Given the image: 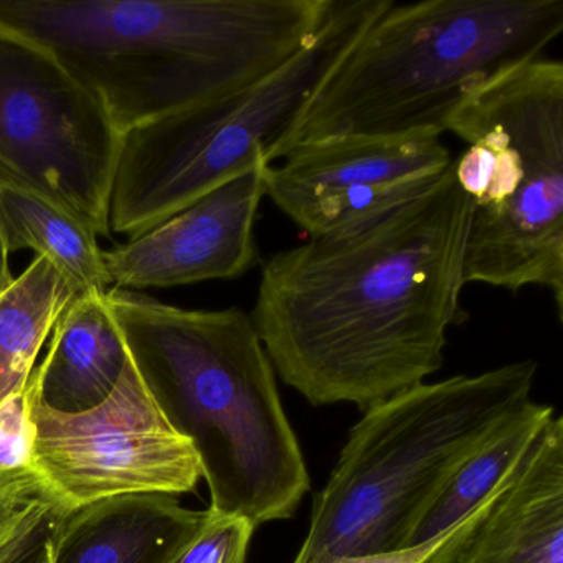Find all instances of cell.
I'll use <instances>...</instances> for the list:
<instances>
[{"instance_id": "1", "label": "cell", "mask_w": 563, "mask_h": 563, "mask_svg": "<svg viewBox=\"0 0 563 563\" xmlns=\"http://www.w3.org/2000/svg\"><path fill=\"white\" fill-rule=\"evenodd\" d=\"M471 202L454 161L427 192L263 263L252 316L276 375L309 404L367 410L444 362Z\"/></svg>"}, {"instance_id": "2", "label": "cell", "mask_w": 563, "mask_h": 563, "mask_svg": "<svg viewBox=\"0 0 563 563\" xmlns=\"http://www.w3.org/2000/svg\"><path fill=\"white\" fill-rule=\"evenodd\" d=\"M334 0H0V29L47 48L121 134L262 80Z\"/></svg>"}, {"instance_id": "3", "label": "cell", "mask_w": 563, "mask_h": 563, "mask_svg": "<svg viewBox=\"0 0 563 563\" xmlns=\"http://www.w3.org/2000/svg\"><path fill=\"white\" fill-rule=\"evenodd\" d=\"M107 302L137 371L199 453L209 509L255 527L295 516L311 479L250 312L189 311L120 288Z\"/></svg>"}, {"instance_id": "4", "label": "cell", "mask_w": 563, "mask_h": 563, "mask_svg": "<svg viewBox=\"0 0 563 563\" xmlns=\"http://www.w3.org/2000/svg\"><path fill=\"white\" fill-rule=\"evenodd\" d=\"M562 32L563 0H388L272 164L298 144L328 137L446 133L448 118L467 95L542 57Z\"/></svg>"}, {"instance_id": "5", "label": "cell", "mask_w": 563, "mask_h": 563, "mask_svg": "<svg viewBox=\"0 0 563 563\" xmlns=\"http://www.w3.org/2000/svg\"><path fill=\"white\" fill-rule=\"evenodd\" d=\"M539 364L415 385L365 410L325 486L292 563L404 549L453 471L532 400Z\"/></svg>"}, {"instance_id": "6", "label": "cell", "mask_w": 563, "mask_h": 563, "mask_svg": "<svg viewBox=\"0 0 563 563\" xmlns=\"http://www.w3.org/2000/svg\"><path fill=\"white\" fill-rule=\"evenodd\" d=\"M446 133L471 202L464 283L552 295L563 318V64L523 62L467 95Z\"/></svg>"}, {"instance_id": "7", "label": "cell", "mask_w": 563, "mask_h": 563, "mask_svg": "<svg viewBox=\"0 0 563 563\" xmlns=\"http://www.w3.org/2000/svg\"><path fill=\"white\" fill-rule=\"evenodd\" d=\"M388 0H334L318 34L283 67L232 93L121 134L110 229L131 239L273 156L309 101Z\"/></svg>"}, {"instance_id": "8", "label": "cell", "mask_w": 563, "mask_h": 563, "mask_svg": "<svg viewBox=\"0 0 563 563\" xmlns=\"http://www.w3.org/2000/svg\"><path fill=\"white\" fill-rule=\"evenodd\" d=\"M121 133L42 45L0 29V189L47 200L110 236Z\"/></svg>"}, {"instance_id": "9", "label": "cell", "mask_w": 563, "mask_h": 563, "mask_svg": "<svg viewBox=\"0 0 563 563\" xmlns=\"http://www.w3.org/2000/svg\"><path fill=\"white\" fill-rule=\"evenodd\" d=\"M27 395L35 427L31 470L60 512L136 494L179 496L203 479L192 441L170 423L131 355L97 407L54 410L29 382Z\"/></svg>"}, {"instance_id": "10", "label": "cell", "mask_w": 563, "mask_h": 563, "mask_svg": "<svg viewBox=\"0 0 563 563\" xmlns=\"http://www.w3.org/2000/svg\"><path fill=\"white\" fill-rule=\"evenodd\" d=\"M441 136L421 131L298 144L269 164L265 197L309 239L349 229L433 187L454 161Z\"/></svg>"}, {"instance_id": "11", "label": "cell", "mask_w": 563, "mask_h": 563, "mask_svg": "<svg viewBox=\"0 0 563 563\" xmlns=\"http://www.w3.org/2000/svg\"><path fill=\"white\" fill-rule=\"evenodd\" d=\"M260 161L183 212L103 253L117 288H170L235 279L258 260L256 220L266 196Z\"/></svg>"}, {"instance_id": "12", "label": "cell", "mask_w": 563, "mask_h": 563, "mask_svg": "<svg viewBox=\"0 0 563 563\" xmlns=\"http://www.w3.org/2000/svg\"><path fill=\"white\" fill-rule=\"evenodd\" d=\"M454 563H563L562 417L543 428Z\"/></svg>"}, {"instance_id": "13", "label": "cell", "mask_w": 563, "mask_h": 563, "mask_svg": "<svg viewBox=\"0 0 563 563\" xmlns=\"http://www.w3.org/2000/svg\"><path fill=\"white\" fill-rule=\"evenodd\" d=\"M203 519L167 494L100 500L62 516L52 563H176Z\"/></svg>"}, {"instance_id": "14", "label": "cell", "mask_w": 563, "mask_h": 563, "mask_svg": "<svg viewBox=\"0 0 563 563\" xmlns=\"http://www.w3.org/2000/svg\"><path fill=\"white\" fill-rule=\"evenodd\" d=\"M52 332L51 349L29 378L32 390L54 410L97 407L117 387L130 361L107 295L71 299Z\"/></svg>"}, {"instance_id": "15", "label": "cell", "mask_w": 563, "mask_h": 563, "mask_svg": "<svg viewBox=\"0 0 563 563\" xmlns=\"http://www.w3.org/2000/svg\"><path fill=\"white\" fill-rule=\"evenodd\" d=\"M553 417V407L533 400L510 415L444 481L408 533L404 549L453 529L490 503L522 466Z\"/></svg>"}, {"instance_id": "16", "label": "cell", "mask_w": 563, "mask_h": 563, "mask_svg": "<svg viewBox=\"0 0 563 563\" xmlns=\"http://www.w3.org/2000/svg\"><path fill=\"white\" fill-rule=\"evenodd\" d=\"M0 232L8 252L34 250L47 256L74 289L75 298L107 295L111 285L97 235L60 207L0 189Z\"/></svg>"}, {"instance_id": "17", "label": "cell", "mask_w": 563, "mask_h": 563, "mask_svg": "<svg viewBox=\"0 0 563 563\" xmlns=\"http://www.w3.org/2000/svg\"><path fill=\"white\" fill-rule=\"evenodd\" d=\"M74 289L47 256H37L0 292V401L27 387L38 352Z\"/></svg>"}, {"instance_id": "18", "label": "cell", "mask_w": 563, "mask_h": 563, "mask_svg": "<svg viewBox=\"0 0 563 563\" xmlns=\"http://www.w3.org/2000/svg\"><path fill=\"white\" fill-rule=\"evenodd\" d=\"M255 529L242 517L207 509L202 526L176 563H249Z\"/></svg>"}, {"instance_id": "19", "label": "cell", "mask_w": 563, "mask_h": 563, "mask_svg": "<svg viewBox=\"0 0 563 563\" xmlns=\"http://www.w3.org/2000/svg\"><path fill=\"white\" fill-rule=\"evenodd\" d=\"M497 496L486 506L471 514L463 522L454 526L453 529L446 530V532L440 533V536L420 543V545L390 550V552L367 553V555L339 556V559L328 560L324 563H454L461 543L473 532L474 527L483 520L487 509L497 499Z\"/></svg>"}, {"instance_id": "20", "label": "cell", "mask_w": 563, "mask_h": 563, "mask_svg": "<svg viewBox=\"0 0 563 563\" xmlns=\"http://www.w3.org/2000/svg\"><path fill=\"white\" fill-rule=\"evenodd\" d=\"M48 497L31 467L0 471V549H4Z\"/></svg>"}, {"instance_id": "21", "label": "cell", "mask_w": 563, "mask_h": 563, "mask_svg": "<svg viewBox=\"0 0 563 563\" xmlns=\"http://www.w3.org/2000/svg\"><path fill=\"white\" fill-rule=\"evenodd\" d=\"M35 427L27 387L0 401V471L31 467Z\"/></svg>"}, {"instance_id": "22", "label": "cell", "mask_w": 563, "mask_h": 563, "mask_svg": "<svg viewBox=\"0 0 563 563\" xmlns=\"http://www.w3.org/2000/svg\"><path fill=\"white\" fill-rule=\"evenodd\" d=\"M62 516L65 514L51 499L44 500L21 532L0 549V563H52Z\"/></svg>"}, {"instance_id": "23", "label": "cell", "mask_w": 563, "mask_h": 563, "mask_svg": "<svg viewBox=\"0 0 563 563\" xmlns=\"http://www.w3.org/2000/svg\"><path fill=\"white\" fill-rule=\"evenodd\" d=\"M14 282L9 268V252L5 246L4 236L0 232V292L4 291L11 283Z\"/></svg>"}]
</instances>
